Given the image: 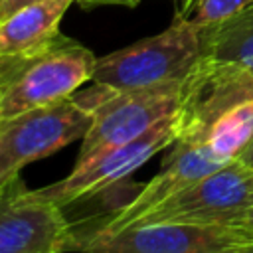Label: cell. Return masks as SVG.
<instances>
[{"instance_id": "6da1fadb", "label": "cell", "mask_w": 253, "mask_h": 253, "mask_svg": "<svg viewBox=\"0 0 253 253\" xmlns=\"http://www.w3.org/2000/svg\"><path fill=\"white\" fill-rule=\"evenodd\" d=\"M111 93V87L93 83L63 101L0 121V188L24 166L81 140L93 123L95 109Z\"/></svg>"}, {"instance_id": "7a4b0ae2", "label": "cell", "mask_w": 253, "mask_h": 253, "mask_svg": "<svg viewBox=\"0 0 253 253\" xmlns=\"http://www.w3.org/2000/svg\"><path fill=\"white\" fill-rule=\"evenodd\" d=\"M202 49V28L190 18L174 16L164 32L97 57L91 81L115 91L184 81L198 67Z\"/></svg>"}, {"instance_id": "3957f363", "label": "cell", "mask_w": 253, "mask_h": 253, "mask_svg": "<svg viewBox=\"0 0 253 253\" xmlns=\"http://www.w3.org/2000/svg\"><path fill=\"white\" fill-rule=\"evenodd\" d=\"M95 63L91 49L59 36L47 51L0 79V121L67 99L93 79Z\"/></svg>"}, {"instance_id": "277c9868", "label": "cell", "mask_w": 253, "mask_h": 253, "mask_svg": "<svg viewBox=\"0 0 253 253\" xmlns=\"http://www.w3.org/2000/svg\"><path fill=\"white\" fill-rule=\"evenodd\" d=\"M253 202V168L233 160L142 213L130 227L146 223L233 225Z\"/></svg>"}, {"instance_id": "5b68a950", "label": "cell", "mask_w": 253, "mask_h": 253, "mask_svg": "<svg viewBox=\"0 0 253 253\" xmlns=\"http://www.w3.org/2000/svg\"><path fill=\"white\" fill-rule=\"evenodd\" d=\"M176 138H178V115L160 121L150 130L128 142L103 148L91 154L89 158L75 162V168L69 172V176L49 186L38 188L36 192L42 198L65 210L75 202L111 190L115 184L123 182L136 168H140L156 152L174 144Z\"/></svg>"}, {"instance_id": "8992f818", "label": "cell", "mask_w": 253, "mask_h": 253, "mask_svg": "<svg viewBox=\"0 0 253 253\" xmlns=\"http://www.w3.org/2000/svg\"><path fill=\"white\" fill-rule=\"evenodd\" d=\"M184 81H170L152 87L115 91L95 109L93 123L81 138L77 162L91 154L128 142L160 121L178 115L184 101Z\"/></svg>"}, {"instance_id": "52a82bcc", "label": "cell", "mask_w": 253, "mask_h": 253, "mask_svg": "<svg viewBox=\"0 0 253 253\" xmlns=\"http://www.w3.org/2000/svg\"><path fill=\"white\" fill-rule=\"evenodd\" d=\"M71 235L63 210L30 190L20 174L0 188V253L69 251Z\"/></svg>"}, {"instance_id": "ba28073f", "label": "cell", "mask_w": 253, "mask_h": 253, "mask_svg": "<svg viewBox=\"0 0 253 253\" xmlns=\"http://www.w3.org/2000/svg\"><path fill=\"white\" fill-rule=\"evenodd\" d=\"M245 239L229 225L146 223L113 235H71L69 251L81 253H225Z\"/></svg>"}, {"instance_id": "9c48e42d", "label": "cell", "mask_w": 253, "mask_h": 253, "mask_svg": "<svg viewBox=\"0 0 253 253\" xmlns=\"http://www.w3.org/2000/svg\"><path fill=\"white\" fill-rule=\"evenodd\" d=\"M172 146L174 148L164 160L160 172L146 184L138 186V190L134 192L130 200L121 204L115 211L99 217L93 225H87L81 231L73 227V231L83 233V235H113L117 231H123L130 227L142 213H146L160 202L168 200L182 188L229 164V160L215 154L204 140L202 142L176 140Z\"/></svg>"}, {"instance_id": "30bf717a", "label": "cell", "mask_w": 253, "mask_h": 253, "mask_svg": "<svg viewBox=\"0 0 253 253\" xmlns=\"http://www.w3.org/2000/svg\"><path fill=\"white\" fill-rule=\"evenodd\" d=\"M249 99H253V69L213 65L200 59L186 79L176 140L202 142L206 130L221 113Z\"/></svg>"}, {"instance_id": "8fae6325", "label": "cell", "mask_w": 253, "mask_h": 253, "mask_svg": "<svg viewBox=\"0 0 253 253\" xmlns=\"http://www.w3.org/2000/svg\"><path fill=\"white\" fill-rule=\"evenodd\" d=\"M73 2L77 0H42L0 18V79L59 40L61 18Z\"/></svg>"}, {"instance_id": "7c38bea8", "label": "cell", "mask_w": 253, "mask_h": 253, "mask_svg": "<svg viewBox=\"0 0 253 253\" xmlns=\"http://www.w3.org/2000/svg\"><path fill=\"white\" fill-rule=\"evenodd\" d=\"M202 61L253 69V4L233 16L202 28Z\"/></svg>"}, {"instance_id": "4fadbf2b", "label": "cell", "mask_w": 253, "mask_h": 253, "mask_svg": "<svg viewBox=\"0 0 253 253\" xmlns=\"http://www.w3.org/2000/svg\"><path fill=\"white\" fill-rule=\"evenodd\" d=\"M253 140V99L221 113L206 130L204 142L221 158L235 160Z\"/></svg>"}, {"instance_id": "5bb4252c", "label": "cell", "mask_w": 253, "mask_h": 253, "mask_svg": "<svg viewBox=\"0 0 253 253\" xmlns=\"http://www.w3.org/2000/svg\"><path fill=\"white\" fill-rule=\"evenodd\" d=\"M249 4H253V0H196L186 18H190L200 28H208L233 16Z\"/></svg>"}, {"instance_id": "9a60e30c", "label": "cell", "mask_w": 253, "mask_h": 253, "mask_svg": "<svg viewBox=\"0 0 253 253\" xmlns=\"http://www.w3.org/2000/svg\"><path fill=\"white\" fill-rule=\"evenodd\" d=\"M245 241H253V202H251V206L245 210V213L231 225Z\"/></svg>"}, {"instance_id": "2e32d148", "label": "cell", "mask_w": 253, "mask_h": 253, "mask_svg": "<svg viewBox=\"0 0 253 253\" xmlns=\"http://www.w3.org/2000/svg\"><path fill=\"white\" fill-rule=\"evenodd\" d=\"M34 2H42V0H4V4L0 8V18H6L12 12H16V10H20L28 4H34Z\"/></svg>"}, {"instance_id": "e0dca14e", "label": "cell", "mask_w": 253, "mask_h": 253, "mask_svg": "<svg viewBox=\"0 0 253 253\" xmlns=\"http://www.w3.org/2000/svg\"><path fill=\"white\" fill-rule=\"evenodd\" d=\"M235 160H239L241 164H245V166H249V168H253V140L243 148V152L235 158Z\"/></svg>"}, {"instance_id": "ac0fdd59", "label": "cell", "mask_w": 253, "mask_h": 253, "mask_svg": "<svg viewBox=\"0 0 253 253\" xmlns=\"http://www.w3.org/2000/svg\"><path fill=\"white\" fill-rule=\"evenodd\" d=\"M77 2H81L85 6H89V4H128V6H132L138 0H77Z\"/></svg>"}, {"instance_id": "d6986e66", "label": "cell", "mask_w": 253, "mask_h": 253, "mask_svg": "<svg viewBox=\"0 0 253 253\" xmlns=\"http://www.w3.org/2000/svg\"><path fill=\"white\" fill-rule=\"evenodd\" d=\"M225 253H253V241H243L233 247H229Z\"/></svg>"}, {"instance_id": "ffe728a7", "label": "cell", "mask_w": 253, "mask_h": 253, "mask_svg": "<svg viewBox=\"0 0 253 253\" xmlns=\"http://www.w3.org/2000/svg\"><path fill=\"white\" fill-rule=\"evenodd\" d=\"M194 2H196V0H176V4H178L176 16H184V18H186V16L190 14V10H192Z\"/></svg>"}, {"instance_id": "44dd1931", "label": "cell", "mask_w": 253, "mask_h": 253, "mask_svg": "<svg viewBox=\"0 0 253 253\" xmlns=\"http://www.w3.org/2000/svg\"><path fill=\"white\" fill-rule=\"evenodd\" d=\"M55 253H69V251H55Z\"/></svg>"}, {"instance_id": "7402d4cb", "label": "cell", "mask_w": 253, "mask_h": 253, "mask_svg": "<svg viewBox=\"0 0 253 253\" xmlns=\"http://www.w3.org/2000/svg\"><path fill=\"white\" fill-rule=\"evenodd\" d=\"M2 4H4V0H0V8H2Z\"/></svg>"}]
</instances>
